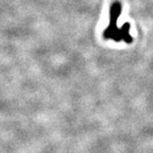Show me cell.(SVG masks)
Wrapping results in <instances>:
<instances>
[{"mask_svg":"<svg viewBox=\"0 0 153 153\" xmlns=\"http://www.w3.org/2000/svg\"><path fill=\"white\" fill-rule=\"evenodd\" d=\"M121 4L119 1H114L111 5L109 9V25L103 31V38L105 39H114L115 42H119L123 40L130 44L132 43V37L129 35L130 24L124 23L120 29L117 28V19L121 13Z\"/></svg>","mask_w":153,"mask_h":153,"instance_id":"cell-1","label":"cell"}]
</instances>
